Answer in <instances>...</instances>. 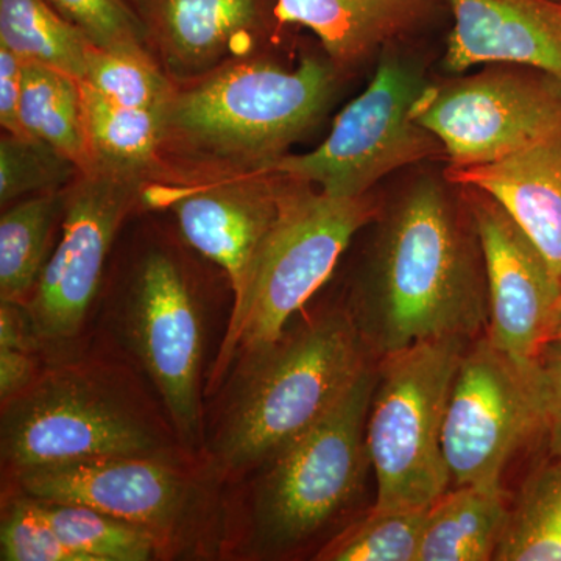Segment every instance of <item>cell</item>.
I'll return each mask as SVG.
<instances>
[{
  "label": "cell",
  "mask_w": 561,
  "mask_h": 561,
  "mask_svg": "<svg viewBox=\"0 0 561 561\" xmlns=\"http://www.w3.org/2000/svg\"><path fill=\"white\" fill-rule=\"evenodd\" d=\"M426 84L416 66L383 58L370 84L341 111L316 150L284 154L260 171L302 181L331 197L368 195L383 176L445 151L412 116Z\"/></svg>",
  "instance_id": "cell-8"
},
{
  "label": "cell",
  "mask_w": 561,
  "mask_h": 561,
  "mask_svg": "<svg viewBox=\"0 0 561 561\" xmlns=\"http://www.w3.org/2000/svg\"><path fill=\"white\" fill-rule=\"evenodd\" d=\"M65 190L32 195L0 217V298L25 306L47 264L55 221L61 217Z\"/></svg>",
  "instance_id": "cell-22"
},
{
  "label": "cell",
  "mask_w": 561,
  "mask_h": 561,
  "mask_svg": "<svg viewBox=\"0 0 561 561\" xmlns=\"http://www.w3.org/2000/svg\"><path fill=\"white\" fill-rule=\"evenodd\" d=\"M80 95L90 171L102 169L144 181L164 176L161 157L164 111L121 105L83 80H80Z\"/></svg>",
  "instance_id": "cell-20"
},
{
  "label": "cell",
  "mask_w": 561,
  "mask_h": 561,
  "mask_svg": "<svg viewBox=\"0 0 561 561\" xmlns=\"http://www.w3.org/2000/svg\"><path fill=\"white\" fill-rule=\"evenodd\" d=\"M430 507H375L332 538L320 561H416Z\"/></svg>",
  "instance_id": "cell-27"
},
{
  "label": "cell",
  "mask_w": 561,
  "mask_h": 561,
  "mask_svg": "<svg viewBox=\"0 0 561 561\" xmlns=\"http://www.w3.org/2000/svg\"><path fill=\"white\" fill-rule=\"evenodd\" d=\"M545 431L537 360L508 356L483 334L472 339L454 378L442 448L456 486L502 490L516 453Z\"/></svg>",
  "instance_id": "cell-9"
},
{
  "label": "cell",
  "mask_w": 561,
  "mask_h": 561,
  "mask_svg": "<svg viewBox=\"0 0 561 561\" xmlns=\"http://www.w3.org/2000/svg\"><path fill=\"white\" fill-rule=\"evenodd\" d=\"M335 69L317 57L286 69L250 54L179 83L164 111L162 179L260 171L289 153L327 108Z\"/></svg>",
  "instance_id": "cell-2"
},
{
  "label": "cell",
  "mask_w": 561,
  "mask_h": 561,
  "mask_svg": "<svg viewBox=\"0 0 561 561\" xmlns=\"http://www.w3.org/2000/svg\"><path fill=\"white\" fill-rule=\"evenodd\" d=\"M80 169L57 149L35 138L5 135L0 139V203L62 191Z\"/></svg>",
  "instance_id": "cell-29"
},
{
  "label": "cell",
  "mask_w": 561,
  "mask_h": 561,
  "mask_svg": "<svg viewBox=\"0 0 561 561\" xmlns=\"http://www.w3.org/2000/svg\"><path fill=\"white\" fill-rule=\"evenodd\" d=\"M62 541L84 561H147L162 551L149 530L81 504L38 500Z\"/></svg>",
  "instance_id": "cell-26"
},
{
  "label": "cell",
  "mask_w": 561,
  "mask_h": 561,
  "mask_svg": "<svg viewBox=\"0 0 561 561\" xmlns=\"http://www.w3.org/2000/svg\"><path fill=\"white\" fill-rule=\"evenodd\" d=\"M18 493L41 501L88 505L149 530L162 549L197 511V483L176 459L91 457L54 461L10 474Z\"/></svg>",
  "instance_id": "cell-13"
},
{
  "label": "cell",
  "mask_w": 561,
  "mask_h": 561,
  "mask_svg": "<svg viewBox=\"0 0 561 561\" xmlns=\"http://www.w3.org/2000/svg\"><path fill=\"white\" fill-rule=\"evenodd\" d=\"M373 357L348 309L317 317L242 362V379L217 432V468L261 467L346 397Z\"/></svg>",
  "instance_id": "cell-3"
},
{
  "label": "cell",
  "mask_w": 561,
  "mask_h": 561,
  "mask_svg": "<svg viewBox=\"0 0 561 561\" xmlns=\"http://www.w3.org/2000/svg\"><path fill=\"white\" fill-rule=\"evenodd\" d=\"M0 556L3 561H84L61 540L38 500L21 493L3 511Z\"/></svg>",
  "instance_id": "cell-30"
},
{
  "label": "cell",
  "mask_w": 561,
  "mask_h": 561,
  "mask_svg": "<svg viewBox=\"0 0 561 561\" xmlns=\"http://www.w3.org/2000/svg\"><path fill=\"white\" fill-rule=\"evenodd\" d=\"M376 383L371 364L327 416L265 463L251 502L261 551L298 548L356 500L370 468L365 427Z\"/></svg>",
  "instance_id": "cell-7"
},
{
  "label": "cell",
  "mask_w": 561,
  "mask_h": 561,
  "mask_svg": "<svg viewBox=\"0 0 561 561\" xmlns=\"http://www.w3.org/2000/svg\"><path fill=\"white\" fill-rule=\"evenodd\" d=\"M454 18L445 68L513 65L561 83V0H445Z\"/></svg>",
  "instance_id": "cell-17"
},
{
  "label": "cell",
  "mask_w": 561,
  "mask_h": 561,
  "mask_svg": "<svg viewBox=\"0 0 561 561\" xmlns=\"http://www.w3.org/2000/svg\"><path fill=\"white\" fill-rule=\"evenodd\" d=\"M0 449L9 474L91 457L176 459L169 431L119 373L72 364L41 373L2 402Z\"/></svg>",
  "instance_id": "cell-4"
},
{
  "label": "cell",
  "mask_w": 561,
  "mask_h": 561,
  "mask_svg": "<svg viewBox=\"0 0 561 561\" xmlns=\"http://www.w3.org/2000/svg\"><path fill=\"white\" fill-rule=\"evenodd\" d=\"M511 518L504 493L456 486L430 505L416 561L494 560Z\"/></svg>",
  "instance_id": "cell-21"
},
{
  "label": "cell",
  "mask_w": 561,
  "mask_h": 561,
  "mask_svg": "<svg viewBox=\"0 0 561 561\" xmlns=\"http://www.w3.org/2000/svg\"><path fill=\"white\" fill-rule=\"evenodd\" d=\"M494 561H561V456L524 481Z\"/></svg>",
  "instance_id": "cell-25"
},
{
  "label": "cell",
  "mask_w": 561,
  "mask_h": 561,
  "mask_svg": "<svg viewBox=\"0 0 561 561\" xmlns=\"http://www.w3.org/2000/svg\"><path fill=\"white\" fill-rule=\"evenodd\" d=\"M279 214L231 311L209 386L236 357H256L283 339L287 323L330 279L354 236L378 217L370 195L337 198L280 176Z\"/></svg>",
  "instance_id": "cell-5"
},
{
  "label": "cell",
  "mask_w": 561,
  "mask_h": 561,
  "mask_svg": "<svg viewBox=\"0 0 561 561\" xmlns=\"http://www.w3.org/2000/svg\"><path fill=\"white\" fill-rule=\"evenodd\" d=\"M446 180L491 195L561 279V138L489 164L449 168Z\"/></svg>",
  "instance_id": "cell-18"
},
{
  "label": "cell",
  "mask_w": 561,
  "mask_h": 561,
  "mask_svg": "<svg viewBox=\"0 0 561 561\" xmlns=\"http://www.w3.org/2000/svg\"><path fill=\"white\" fill-rule=\"evenodd\" d=\"M83 81L110 101L153 111H165L179 88V81L165 72L150 49L105 50L92 46Z\"/></svg>",
  "instance_id": "cell-28"
},
{
  "label": "cell",
  "mask_w": 561,
  "mask_h": 561,
  "mask_svg": "<svg viewBox=\"0 0 561 561\" xmlns=\"http://www.w3.org/2000/svg\"><path fill=\"white\" fill-rule=\"evenodd\" d=\"M22 68L24 61L0 46V125L9 135L31 138L21 121Z\"/></svg>",
  "instance_id": "cell-33"
},
{
  "label": "cell",
  "mask_w": 561,
  "mask_h": 561,
  "mask_svg": "<svg viewBox=\"0 0 561 561\" xmlns=\"http://www.w3.org/2000/svg\"><path fill=\"white\" fill-rule=\"evenodd\" d=\"M542 402H545V432L553 457L561 456V339L545 343L537 357Z\"/></svg>",
  "instance_id": "cell-32"
},
{
  "label": "cell",
  "mask_w": 561,
  "mask_h": 561,
  "mask_svg": "<svg viewBox=\"0 0 561 561\" xmlns=\"http://www.w3.org/2000/svg\"><path fill=\"white\" fill-rule=\"evenodd\" d=\"M459 187L485 267L486 337L515 359L537 360L561 308V279L540 250L485 191Z\"/></svg>",
  "instance_id": "cell-15"
},
{
  "label": "cell",
  "mask_w": 561,
  "mask_h": 561,
  "mask_svg": "<svg viewBox=\"0 0 561 561\" xmlns=\"http://www.w3.org/2000/svg\"><path fill=\"white\" fill-rule=\"evenodd\" d=\"M470 342L434 339L379 360L365 427L376 478L375 507H430L449 490L443 423L457 368Z\"/></svg>",
  "instance_id": "cell-6"
},
{
  "label": "cell",
  "mask_w": 561,
  "mask_h": 561,
  "mask_svg": "<svg viewBox=\"0 0 561 561\" xmlns=\"http://www.w3.org/2000/svg\"><path fill=\"white\" fill-rule=\"evenodd\" d=\"M150 181L92 169L65 187L61 239L24 306L38 341L68 342L87 321L122 224Z\"/></svg>",
  "instance_id": "cell-11"
},
{
  "label": "cell",
  "mask_w": 561,
  "mask_h": 561,
  "mask_svg": "<svg viewBox=\"0 0 561 561\" xmlns=\"http://www.w3.org/2000/svg\"><path fill=\"white\" fill-rule=\"evenodd\" d=\"M38 376L32 351L0 348V398L2 402L31 386Z\"/></svg>",
  "instance_id": "cell-34"
},
{
  "label": "cell",
  "mask_w": 561,
  "mask_h": 561,
  "mask_svg": "<svg viewBox=\"0 0 561 561\" xmlns=\"http://www.w3.org/2000/svg\"><path fill=\"white\" fill-rule=\"evenodd\" d=\"M147 46L173 80L206 76L245 57L280 27L276 0H130Z\"/></svg>",
  "instance_id": "cell-16"
},
{
  "label": "cell",
  "mask_w": 561,
  "mask_h": 561,
  "mask_svg": "<svg viewBox=\"0 0 561 561\" xmlns=\"http://www.w3.org/2000/svg\"><path fill=\"white\" fill-rule=\"evenodd\" d=\"M435 180L413 184L390 210L348 312L368 354L486 330L485 267L478 232Z\"/></svg>",
  "instance_id": "cell-1"
},
{
  "label": "cell",
  "mask_w": 561,
  "mask_h": 561,
  "mask_svg": "<svg viewBox=\"0 0 561 561\" xmlns=\"http://www.w3.org/2000/svg\"><path fill=\"white\" fill-rule=\"evenodd\" d=\"M21 121L31 138L68 157L80 172L91 169L81 116L80 80L38 62L22 68Z\"/></svg>",
  "instance_id": "cell-23"
},
{
  "label": "cell",
  "mask_w": 561,
  "mask_h": 561,
  "mask_svg": "<svg viewBox=\"0 0 561 561\" xmlns=\"http://www.w3.org/2000/svg\"><path fill=\"white\" fill-rule=\"evenodd\" d=\"M0 46L83 80L94 44L47 0H0Z\"/></svg>",
  "instance_id": "cell-24"
},
{
  "label": "cell",
  "mask_w": 561,
  "mask_h": 561,
  "mask_svg": "<svg viewBox=\"0 0 561 561\" xmlns=\"http://www.w3.org/2000/svg\"><path fill=\"white\" fill-rule=\"evenodd\" d=\"M551 339H561V308L557 316L556 324H553Z\"/></svg>",
  "instance_id": "cell-35"
},
{
  "label": "cell",
  "mask_w": 561,
  "mask_h": 561,
  "mask_svg": "<svg viewBox=\"0 0 561 561\" xmlns=\"http://www.w3.org/2000/svg\"><path fill=\"white\" fill-rule=\"evenodd\" d=\"M128 345L157 387L180 440L202 434V313L179 262L150 251L125 301Z\"/></svg>",
  "instance_id": "cell-12"
},
{
  "label": "cell",
  "mask_w": 561,
  "mask_h": 561,
  "mask_svg": "<svg viewBox=\"0 0 561 561\" xmlns=\"http://www.w3.org/2000/svg\"><path fill=\"white\" fill-rule=\"evenodd\" d=\"M431 0H276L279 25L316 33L337 69L367 60L382 44L430 16Z\"/></svg>",
  "instance_id": "cell-19"
},
{
  "label": "cell",
  "mask_w": 561,
  "mask_h": 561,
  "mask_svg": "<svg viewBox=\"0 0 561 561\" xmlns=\"http://www.w3.org/2000/svg\"><path fill=\"white\" fill-rule=\"evenodd\" d=\"M413 119L440 140L451 168L489 164L561 138V83L513 66L426 84Z\"/></svg>",
  "instance_id": "cell-10"
},
{
  "label": "cell",
  "mask_w": 561,
  "mask_h": 561,
  "mask_svg": "<svg viewBox=\"0 0 561 561\" xmlns=\"http://www.w3.org/2000/svg\"><path fill=\"white\" fill-rule=\"evenodd\" d=\"M280 181L262 171L173 176L147 184L144 203L171 208L184 241L224 268L234 308L278 219Z\"/></svg>",
  "instance_id": "cell-14"
},
{
  "label": "cell",
  "mask_w": 561,
  "mask_h": 561,
  "mask_svg": "<svg viewBox=\"0 0 561 561\" xmlns=\"http://www.w3.org/2000/svg\"><path fill=\"white\" fill-rule=\"evenodd\" d=\"M99 49H149L130 0H47Z\"/></svg>",
  "instance_id": "cell-31"
}]
</instances>
